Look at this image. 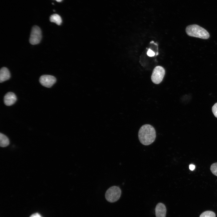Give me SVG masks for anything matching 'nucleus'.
I'll use <instances>...</instances> for the list:
<instances>
[{"mask_svg":"<svg viewBox=\"0 0 217 217\" xmlns=\"http://www.w3.org/2000/svg\"><path fill=\"white\" fill-rule=\"evenodd\" d=\"M138 136L139 141L143 145H149L155 140L156 132L154 127L149 124L143 125L139 129Z\"/></svg>","mask_w":217,"mask_h":217,"instance_id":"nucleus-1","label":"nucleus"},{"mask_svg":"<svg viewBox=\"0 0 217 217\" xmlns=\"http://www.w3.org/2000/svg\"><path fill=\"white\" fill-rule=\"evenodd\" d=\"M186 32L190 36L203 39H207L210 36L206 29L196 24L187 26L186 28Z\"/></svg>","mask_w":217,"mask_h":217,"instance_id":"nucleus-2","label":"nucleus"},{"mask_svg":"<svg viewBox=\"0 0 217 217\" xmlns=\"http://www.w3.org/2000/svg\"><path fill=\"white\" fill-rule=\"evenodd\" d=\"M121 194V190L118 186H112L106 191L105 197L106 200L111 203L115 202L119 200Z\"/></svg>","mask_w":217,"mask_h":217,"instance_id":"nucleus-3","label":"nucleus"},{"mask_svg":"<svg viewBox=\"0 0 217 217\" xmlns=\"http://www.w3.org/2000/svg\"><path fill=\"white\" fill-rule=\"evenodd\" d=\"M165 73L164 69L158 66L154 69L151 77L152 81L156 84L160 83L162 80Z\"/></svg>","mask_w":217,"mask_h":217,"instance_id":"nucleus-4","label":"nucleus"},{"mask_svg":"<svg viewBox=\"0 0 217 217\" xmlns=\"http://www.w3.org/2000/svg\"><path fill=\"white\" fill-rule=\"evenodd\" d=\"M41 31L37 26H33L32 29L29 39L30 43L33 45L39 43L41 39Z\"/></svg>","mask_w":217,"mask_h":217,"instance_id":"nucleus-5","label":"nucleus"},{"mask_svg":"<svg viewBox=\"0 0 217 217\" xmlns=\"http://www.w3.org/2000/svg\"><path fill=\"white\" fill-rule=\"evenodd\" d=\"M39 81L43 86L50 88L56 82V78L52 75H44L40 77Z\"/></svg>","mask_w":217,"mask_h":217,"instance_id":"nucleus-6","label":"nucleus"},{"mask_svg":"<svg viewBox=\"0 0 217 217\" xmlns=\"http://www.w3.org/2000/svg\"><path fill=\"white\" fill-rule=\"evenodd\" d=\"M17 99L15 94L13 93L9 92L7 93L4 97V102L7 106H11L13 105Z\"/></svg>","mask_w":217,"mask_h":217,"instance_id":"nucleus-7","label":"nucleus"},{"mask_svg":"<svg viewBox=\"0 0 217 217\" xmlns=\"http://www.w3.org/2000/svg\"><path fill=\"white\" fill-rule=\"evenodd\" d=\"M155 214L156 217H165L166 209L165 205L163 203H158L155 208Z\"/></svg>","mask_w":217,"mask_h":217,"instance_id":"nucleus-8","label":"nucleus"},{"mask_svg":"<svg viewBox=\"0 0 217 217\" xmlns=\"http://www.w3.org/2000/svg\"><path fill=\"white\" fill-rule=\"evenodd\" d=\"M10 77V74L8 69L6 67L2 68L0 71V82L8 80Z\"/></svg>","mask_w":217,"mask_h":217,"instance_id":"nucleus-9","label":"nucleus"},{"mask_svg":"<svg viewBox=\"0 0 217 217\" xmlns=\"http://www.w3.org/2000/svg\"><path fill=\"white\" fill-rule=\"evenodd\" d=\"M9 144V141L8 137L4 134L0 133V145L1 147H5Z\"/></svg>","mask_w":217,"mask_h":217,"instance_id":"nucleus-10","label":"nucleus"},{"mask_svg":"<svg viewBox=\"0 0 217 217\" xmlns=\"http://www.w3.org/2000/svg\"><path fill=\"white\" fill-rule=\"evenodd\" d=\"M49 20L51 22L55 23L58 25H60L62 22L61 17L57 14H53L51 15Z\"/></svg>","mask_w":217,"mask_h":217,"instance_id":"nucleus-11","label":"nucleus"},{"mask_svg":"<svg viewBox=\"0 0 217 217\" xmlns=\"http://www.w3.org/2000/svg\"><path fill=\"white\" fill-rule=\"evenodd\" d=\"M200 217H215V213L211 211H206L203 212Z\"/></svg>","mask_w":217,"mask_h":217,"instance_id":"nucleus-12","label":"nucleus"},{"mask_svg":"<svg viewBox=\"0 0 217 217\" xmlns=\"http://www.w3.org/2000/svg\"><path fill=\"white\" fill-rule=\"evenodd\" d=\"M210 169L212 173L217 177V162L212 163Z\"/></svg>","mask_w":217,"mask_h":217,"instance_id":"nucleus-13","label":"nucleus"},{"mask_svg":"<svg viewBox=\"0 0 217 217\" xmlns=\"http://www.w3.org/2000/svg\"><path fill=\"white\" fill-rule=\"evenodd\" d=\"M212 110L214 116L217 118V103H215L212 106Z\"/></svg>","mask_w":217,"mask_h":217,"instance_id":"nucleus-14","label":"nucleus"},{"mask_svg":"<svg viewBox=\"0 0 217 217\" xmlns=\"http://www.w3.org/2000/svg\"><path fill=\"white\" fill-rule=\"evenodd\" d=\"M147 54L149 57H153L155 55V53L152 50L149 49L147 52Z\"/></svg>","mask_w":217,"mask_h":217,"instance_id":"nucleus-15","label":"nucleus"},{"mask_svg":"<svg viewBox=\"0 0 217 217\" xmlns=\"http://www.w3.org/2000/svg\"><path fill=\"white\" fill-rule=\"evenodd\" d=\"M30 217H42L38 213H35L32 214Z\"/></svg>","mask_w":217,"mask_h":217,"instance_id":"nucleus-16","label":"nucleus"},{"mask_svg":"<svg viewBox=\"0 0 217 217\" xmlns=\"http://www.w3.org/2000/svg\"><path fill=\"white\" fill-rule=\"evenodd\" d=\"M195 168V166L194 165L192 164L190 165L189 168L190 170L193 171L194 169Z\"/></svg>","mask_w":217,"mask_h":217,"instance_id":"nucleus-17","label":"nucleus"},{"mask_svg":"<svg viewBox=\"0 0 217 217\" xmlns=\"http://www.w3.org/2000/svg\"><path fill=\"white\" fill-rule=\"evenodd\" d=\"M56 0L57 2H61V1H62V0Z\"/></svg>","mask_w":217,"mask_h":217,"instance_id":"nucleus-18","label":"nucleus"}]
</instances>
